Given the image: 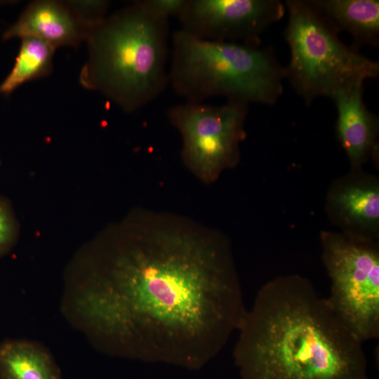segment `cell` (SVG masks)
Wrapping results in <instances>:
<instances>
[{"instance_id": "obj_1", "label": "cell", "mask_w": 379, "mask_h": 379, "mask_svg": "<svg viewBox=\"0 0 379 379\" xmlns=\"http://www.w3.org/2000/svg\"><path fill=\"white\" fill-rule=\"evenodd\" d=\"M60 312L100 353L198 370L238 330L246 310L222 233L140 208L75 253Z\"/></svg>"}, {"instance_id": "obj_2", "label": "cell", "mask_w": 379, "mask_h": 379, "mask_svg": "<svg viewBox=\"0 0 379 379\" xmlns=\"http://www.w3.org/2000/svg\"><path fill=\"white\" fill-rule=\"evenodd\" d=\"M237 331L241 379H368L363 343L300 274L264 284Z\"/></svg>"}, {"instance_id": "obj_3", "label": "cell", "mask_w": 379, "mask_h": 379, "mask_svg": "<svg viewBox=\"0 0 379 379\" xmlns=\"http://www.w3.org/2000/svg\"><path fill=\"white\" fill-rule=\"evenodd\" d=\"M169 23L137 1L107 15L88 33L80 84L126 112L157 98L169 84Z\"/></svg>"}, {"instance_id": "obj_4", "label": "cell", "mask_w": 379, "mask_h": 379, "mask_svg": "<svg viewBox=\"0 0 379 379\" xmlns=\"http://www.w3.org/2000/svg\"><path fill=\"white\" fill-rule=\"evenodd\" d=\"M169 84L189 102L227 100L273 105L283 93L282 67L259 44L208 41L173 33Z\"/></svg>"}, {"instance_id": "obj_5", "label": "cell", "mask_w": 379, "mask_h": 379, "mask_svg": "<svg viewBox=\"0 0 379 379\" xmlns=\"http://www.w3.org/2000/svg\"><path fill=\"white\" fill-rule=\"evenodd\" d=\"M284 6L290 50L286 78L307 104L378 76V62L345 45L311 0H287Z\"/></svg>"}, {"instance_id": "obj_6", "label": "cell", "mask_w": 379, "mask_h": 379, "mask_svg": "<svg viewBox=\"0 0 379 379\" xmlns=\"http://www.w3.org/2000/svg\"><path fill=\"white\" fill-rule=\"evenodd\" d=\"M320 239L332 310L362 343L378 338V241L333 231L321 232Z\"/></svg>"}, {"instance_id": "obj_7", "label": "cell", "mask_w": 379, "mask_h": 379, "mask_svg": "<svg viewBox=\"0 0 379 379\" xmlns=\"http://www.w3.org/2000/svg\"><path fill=\"white\" fill-rule=\"evenodd\" d=\"M248 107L232 100L218 105L185 101L167 109L182 138V159L203 182L212 183L239 162Z\"/></svg>"}, {"instance_id": "obj_8", "label": "cell", "mask_w": 379, "mask_h": 379, "mask_svg": "<svg viewBox=\"0 0 379 379\" xmlns=\"http://www.w3.org/2000/svg\"><path fill=\"white\" fill-rule=\"evenodd\" d=\"M285 11L278 0H187L178 18L181 30L199 39L259 44Z\"/></svg>"}, {"instance_id": "obj_9", "label": "cell", "mask_w": 379, "mask_h": 379, "mask_svg": "<svg viewBox=\"0 0 379 379\" xmlns=\"http://www.w3.org/2000/svg\"><path fill=\"white\" fill-rule=\"evenodd\" d=\"M332 222L347 235L378 241L379 182L361 169L352 170L331 185L326 203Z\"/></svg>"}, {"instance_id": "obj_10", "label": "cell", "mask_w": 379, "mask_h": 379, "mask_svg": "<svg viewBox=\"0 0 379 379\" xmlns=\"http://www.w3.org/2000/svg\"><path fill=\"white\" fill-rule=\"evenodd\" d=\"M89 32L67 1L41 0L29 4L2 37L36 38L58 48L79 46Z\"/></svg>"}, {"instance_id": "obj_11", "label": "cell", "mask_w": 379, "mask_h": 379, "mask_svg": "<svg viewBox=\"0 0 379 379\" xmlns=\"http://www.w3.org/2000/svg\"><path fill=\"white\" fill-rule=\"evenodd\" d=\"M364 84L335 92L330 98L336 111V133L352 170L362 165L378 151V119L363 100Z\"/></svg>"}, {"instance_id": "obj_12", "label": "cell", "mask_w": 379, "mask_h": 379, "mask_svg": "<svg viewBox=\"0 0 379 379\" xmlns=\"http://www.w3.org/2000/svg\"><path fill=\"white\" fill-rule=\"evenodd\" d=\"M337 31L348 33L353 48L364 45L378 46L379 1L378 0H311Z\"/></svg>"}, {"instance_id": "obj_13", "label": "cell", "mask_w": 379, "mask_h": 379, "mask_svg": "<svg viewBox=\"0 0 379 379\" xmlns=\"http://www.w3.org/2000/svg\"><path fill=\"white\" fill-rule=\"evenodd\" d=\"M0 379H62V374L44 344L6 338L0 342Z\"/></svg>"}, {"instance_id": "obj_14", "label": "cell", "mask_w": 379, "mask_h": 379, "mask_svg": "<svg viewBox=\"0 0 379 379\" xmlns=\"http://www.w3.org/2000/svg\"><path fill=\"white\" fill-rule=\"evenodd\" d=\"M56 48L40 39H22L11 71L0 84V95H9L23 84L48 76Z\"/></svg>"}, {"instance_id": "obj_15", "label": "cell", "mask_w": 379, "mask_h": 379, "mask_svg": "<svg viewBox=\"0 0 379 379\" xmlns=\"http://www.w3.org/2000/svg\"><path fill=\"white\" fill-rule=\"evenodd\" d=\"M19 237V224L8 199L0 196V258L8 255Z\"/></svg>"}, {"instance_id": "obj_16", "label": "cell", "mask_w": 379, "mask_h": 379, "mask_svg": "<svg viewBox=\"0 0 379 379\" xmlns=\"http://www.w3.org/2000/svg\"><path fill=\"white\" fill-rule=\"evenodd\" d=\"M67 2L90 31L107 16L110 4L108 1H67Z\"/></svg>"}, {"instance_id": "obj_17", "label": "cell", "mask_w": 379, "mask_h": 379, "mask_svg": "<svg viewBox=\"0 0 379 379\" xmlns=\"http://www.w3.org/2000/svg\"><path fill=\"white\" fill-rule=\"evenodd\" d=\"M143 6L151 13L164 19L178 17L187 0H142Z\"/></svg>"}]
</instances>
